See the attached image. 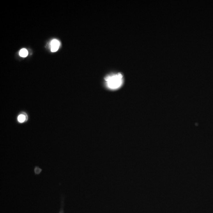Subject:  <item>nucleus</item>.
<instances>
[{
    "mask_svg": "<svg viewBox=\"0 0 213 213\" xmlns=\"http://www.w3.org/2000/svg\"><path fill=\"white\" fill-rule=\"evenodd\" d=\"M105 81L106 87L109 89L117 90L121 87L123 84V75L121 73H118L109 75L105 78Z\"/></svg>",
    "mask_w": 213,
    "mask_h": 213,
    "instance_id": "nucleus-1",
    "label": "nucleus"
},
{
    "mask_svg": "<svg viewBox=\"0 0 213 213\" xmlns=\"http://www.w3.org/2000/svg\"><path fill=\"white\" fill-rule=\"evenodd\" d=\"M59 47V42L58 40H53L51 42V51L53 52H56Z\"/></svg>",
    "mask_w": 213,
    "mask_h": 213,
    "instance_id": "nucleus-2",
    "label": "nucleus"
},
{
    "mask_svg": "<svg viewBox=\"0 0 213 213\" xmlns=\"http://www.w3.org/2000/svg\"><path fill=\"white\" fill-rule=\"evenodd\" d=\"M28 55V52L26 49H22L20 51V55L22 57H26Z\"/></svg>",
    "mask_w": 213,
    "mask_h": 213,
    "instance_id": "nucleus-3",
    "label": "nucleus"
},
{
    "mask_svg": "<svg viewBox=\"0 0 213 213\" xmlns=\"http://www.w3.org/2000/svg\"><path fill=\"white\" fill-rule=\"evenodd\" d=\"M18 121L19 122L22 123V122H24L25 120H26V117H25V115H24L21 114L18 116Z\"/></svg>",
    "mask_w": 213,
    "mask_h": 213,
    "instance_id": "nucleus-4",
    "label": "nucleus"
},
{
    "mask_svg": "<svg viewBox=\"0 0 213 213\" xmlns=\"http://www.w3.org/2000/svg\"><path fill=\"white\" fill-rule=\"evenodd\" d=\"M41 171V169H40V168H38V167H37V168H35V173L36 174H40Z\"/></svg>",
    "mask_w": 213,
    "mask_h": 213,
    "instance_id": "nucleus-5",
    "label": "nucleus"
}]
</instances>
